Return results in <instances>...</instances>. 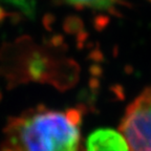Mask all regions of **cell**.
Returning a JSON list of instances; mask_svg holds the SVG:
<instances>
[{
  "label": "cell",
  "instance_id": "6da1fadb",
  "mask_svg": "<svg viewBox=\"0 0 151 151\" xmlns=\"http://www.w3.org/2000/svg\"><path fill=\"white\" fill-rule=\"evenodd\" d=\"M80 126L76 109H32L9 120L0 151H80Z\"/></svg>",
  "mask_w": 151,
  "mask_h": 151
},
{
  "label": "cell",
  "instance_id": "7a4b0ae2",
  "mask_svg": "<svg viewBox=\"0 0 151 151\" xmlns=\"http://www.w3.org/2000/svg\"><path fill=\"white\" fill-rule=\"evenodd\" d=\"M120 131L129 151H151V88L127 107Z\"/></svg>",
  "mask_w": 151,
  "mask_h": 151
},
{
  "label": "cell",
  "instance_id": "3957f363",
  "mask_svg": "<svg viewBox=\"0 0 151 151\" xmlns=\"http://www.w3.org/2000/svg\"><path fill=\"white\" fill-rule=\"evenodd\" d=\"M86 151H129V148L121 131L102 128L87 137Z\"/></svg>",
  "mask_w": 151,
  "mask_h": 151
},
{
  "label": "cell",
  "instance_id": "277c9868",
  "mask_svg": "<svg viewBox=\"0 0 151 151\" xmlns=\"http://www.w3.org/2000/svg\"><path fill=\"white\" fill-rule=\"evenodd\" d=\"M68 5L81 9H91L98 11H106L114 6L118 0H60Z\"/></svg>",
  "mask_w": 151,
  "mask_h": 151
}]
</instances>
